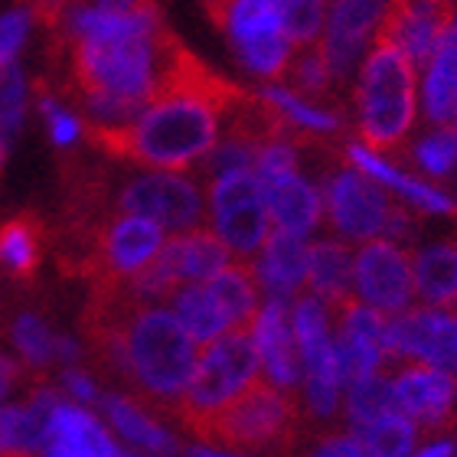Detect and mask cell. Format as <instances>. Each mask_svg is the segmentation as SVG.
I'll return each instance as SVG.
<instances>
[{"label": "cell", "mask_w": 457, "mask_h": 457, "mask_svg": "<svg viewBox=\"0 0 457 457\" xmlns=\"http://www.w3.org/2000/svg\"><path fill=\"white\" fill-rule=\"evenodd\" d=\"M275 7L278 17H281V29L291 39V46L304 49L320 43L327 0H275Z\"/></svg>", "instance_id": "obj_31"}, {"label": "cell", "mask_w": 457, "mask_h": 457, "mask_svg": "<svg viewBox=\"0 0 457 457\" xmlns=\"http://www.w3.org/2000/svg\"><path fill=\"white\" fill-rule=\"evenodd\" d=\"M37 92H39V108H43V114H46V121H49V137H53V144H56V147H72L76 137L82 134V124H79L72 114L62 112V108L56 105V98H49L43 82H37Z\"/></svg>", "instance_id": "obj_35"}, {"label": "cell", "mask_w": 457, "mask_h": 457, "mask_svg": "<svg viewBox=\"0 0 457 457\" xmlns=\"http://www.w3.org/2000/svg\"><path fill=\"white\" fill-rule=\"evenodd\" d=\"M415 161L431 177H451L457 170V128H438L415 147Z\"/></svg>", "instance_id": "obj_33"}, {"label": "cell", "mask_w": 457, "mask_h": 457, "mask_svg": "<svg viewBox=\"0 0 457 457\" xmlns=\"http://www.w3.org/2000/svg\"><path fill=\"white\" fill-rule=\"evenodd\" d=\"M258 281L268 301L287 304L291 297L301 295V285L307 281V245L304 236L275 228L262 245V262H258Z\"/></svg>", "instance_id": "obj_15"}, {"label": "cell", "mask_w": 457, "mask_h": 457, "mask_svg": "<svg viewBox=\"0 0 457 457\" xmlns=\"http://www.w3.org/2000/svg\"><path fill=\"white\" fill-rule=\"evenodd\" d=\"M190 457H232V454H220L216 448H190Z\"/></svg>", "instance_id": "obj_42"}, {"label": "cell", "mask_w": 457, "mask_h": 457, "mask_svg": "<svg viewBox=\"0 0 457 457\" xmlns=\"http://www.w3.org/2000/svg\"><path fill=\"white\" fill-rule=\"evenodd\" d=\"M220 4H226V0H203V7H206V13H210V10H216Z\"/></svg>", "instance_id": "obj_43"}, {"label": "cell", "mask_w": 457, "mask_h": 457, "mask_svg": "<svg viewBox=\"0 0 457 457\" xmlns=\"http://www.w3.org/2000/svg\"><path fill=\"white\" fill-rule=\"evenodd\" d=\"M98 405H102V411L108 415V421H112L114 428L121 431V438H128L137 448L157 451V454H177L180 451V445L157 421L144 415V405L137 399H128V395H102Z\"/></svg>", "instance_id": "obj_23"}, {"label": "cell", "mask_w": 457, "mask_h": 457, "mask_svg": "<svg viewBox=\"0 0 457 457\" xmlns=\"http://www.w3.org/2000/svg\"><path fill=\"white\" fill-rule=\"evenodd\" d=\"M212 301L220 304L226 314L228 330H252L258 320V297H262V281H258L255 268L248 262H228L212 275L210 285Z\"/></svg>", "instance_id": "obj_18"}, {"label": "cell", "mask_w": 457, "mask_h": 457, "mask_svg": "<svg viewBox=\"0 0 457 457\" xmlns=\"http://www.w3.org/2000/svg\"><path fill=\"white\" fill-rule=\"evenodd\" d=\"M421 360L457 376V307L402 311L386 324V362Z\"/></svg>", "instance_id": "obj_9"}, {"label": "cell", "mask_w": 457, "mask_h": 457, "mask_svg": "<svg viewBox=\"0 0 457 457\" xmlns=\"http://www.w3.org/2000/svg\"><path fill=\"white\" fill-rule=\"evenodd\" d=\"M327 216H330V226L350 242H366L376 236L405 238L411 232V210L392 203L370 177L353 170L330 173Z\"/></svg>", "instance_id": "obj_6"}, {"label": "cell", "mask_w": 457, "mask_h": 457, "mask_svg": "<svg viewBox=\"0 0 457 457\" xmlns=\"http://www.w3.org/2000/svg\"><path fill=\"white\" fill-rule=\"evenodd\" d=\"M88 7L105 10V13H121V17H137V13H157L161 0H86Z\"/></svg>", "instance_id": "obj_38"}, {"label": "cell", "mask_w": 457, "mask_h": 457, "mask_svg": "<svg viewBox=\"0 0 457 457\" xmlns=\"http://www.w3.org/2000/svg\"><path fill=\"white\" fill-rule=\"evenodd\" d=\"M258 366L262 356L252 330H228L210 340L193 370L190 386L173 409V419L193 435L203 421L212 419L222 405H228L238 392H245L258 379Z\"/></svg>", "instance_id": "obj_5"}, {"label": "cell", "mask_w": 457, "mask_h": 457, "mask_svg": "<svg viewBox=\"0 0 457 457\" xmlns=\"http://www.w3.org/2000/svg\"><path fill=\"white\" fill-rule=\"evenodd\" d=\"M395 411L428 438H441L457 425V376L435 366H405L392 376Z\"/></svg>", "instance_id": "obj_11"}, {"label": "cell", "mask_w": 457, "mask_h": 457, "mask_svg": "<svg viewBox=\"0 0 457 457\" xmlns=\"http://www.w3.org/2000/svg\"><path fill=\"white\" fill-rule=\"evenodd\" d=\"M343 157H346V161H350L360 173L376 177L379 183H386V187H392V190H399L411 206H421V210H428V212H448V216H454L457 212L454 200H451L448 193L435 190V187H428V183H421V180H411V177L399 173L395 167L382 163L376 154L362 151V147H350Z\"/></svg>", "instance_id": "obj_21"}, {"label": "cell", "mask_w": 457, "mask_h": 457, "mask_svg": "<svg viewBox=\"0 0 457 457\" xmlns=\"http://www.w3.org/2000/svg\"><path fill=\"white\" fill-rule=\"evenodd\" d=\"M62 382H66V392L72 395V399L86 402V405H98V399H102V392L92 386V379L88 376H82L79 370H69L66 376H62Z\"/></svg>", "instance_id": "obj_40"}, {"label": "cell", "mask_w": 457, "mask_h": 457, "mask_svg": "<svg viewBox=\"0 0 457 457\" xmlns=\"http://www.w3.org/2000/svg\"><path fill=\"white\" fill-rule=\"evenodd\" d=\"M170 301H173V314H177V320L187 327V334H190L196 343L216 340V337L228 327L226 314H222L220 304L212 301L210 287L183 285Z\"/></svg>", "instance_id": "obj_25"}, {"label": "cell", "mask_w": 457, "mask_h": 457, "mask_svg": "<svg viewBox=\"0 0 457 457\" xmlns=\"http://www.w3.org/2000/svg\"><path fill=\"white\" fill-rule=\"evenodd\" d=\"M43 457H121L118 445L98 425L92 411L79 405H56L43 431Z\"/></svg>", "instance_id": "obj_14"}, {"label": "cell", "mask_w": 457, "mask_h": 457, "mask_svg": "<svg viewBox=\"0 0 457 457\" xmlns=\"http://www.w3.org/2000/svg\"><path fill=\"white\" fill-rule=\"evenodd\" d=\"M210 216L216 226V236L238 255L262 252L265 238L271 236V210L268 193L252 170H232L210 180Z\"/></svg>", "instance_id": "obj_7"}, {"label": "cell", "mask_w": 457, "mask_h": 457, "mask_svg": "<svg viewBox=\"0 0 457 457\" xmlns=\"http://www.w3.org/2000/svg\"><path fill=\"white\" fill-rule=\"evenodd\" d=\"M356 438L362 441L370 457H405L419 441V428L405 415H392L389 411L376 421L356 425Z\"/></svg>", "instance_id": "obj_28"}, {"label": "cell", "mask_w": 457, "mask_h": 457, "mask_svg": "<svg viewBox=\"0 0 457 457\" xmlns=\"http://www.w3.org/2000/svg\"><path fill=\"white\" fill-rule=\"evenodd\" d=\"M415 287L428 307H457V238L425 248L415 262Z\"/></svg>", "instance_id": "obj_22"}, {"label": "cell", "mask_w": 457, "mask_h": 457, "mask_svg": "<svg viewBox=\"0 0 457 457\" xmlns=\"http://www.w3.org/2000/svg\"><path fill=\"white\" fill-rule=\"evenodd\" d=\"M285 82L291 86L295 96H301L304 102H327L330 98V88H334V76H330V66H327L324 46L314 43V46L297 49L291 56V66L285 72Z\"/></svg>", "instance_id": "obj_27"}, {"label": "cell", "mask_w": 457, "mask_h": 457, "mask_svg": "<svg viewBox=\"0 0 457 457\" xmlns=\"http://www.w3.org/2000/svg\"><path fill=\"white\" fill-rule=\"evenodd\" d=\"M252 173L258 177L262 190L275 193L281 183L297 177V144L291 141H268L265 147H258L255 167Z\"/></svg>", "instance_id": "obj_32"}, {"label": "cell", "mask_w": 457, "mask_h": 457, "mask_svg": "<svg viewBox=\"0 0 457 457\" xmlns=\"http://www.w3.org/2000/svg\"><path fill=\"white\" fill-rule=\"evenodd\" d=\"M13 343H17V350L23 353V360L29 366H46L53 360H76L79 350L76 343L66 340V337L53 334L37 314H20L13 320Z\"/></svg>", "instance_id": "obj_26"}, {"label": "cell", "mask_w": 457, "mask_h": 457, "mask_svg": "<svg viewBox=\"0 0 457 457\" xmlns=\"http://www.w3.org/2000/svg\"><path fill=\"white\" fill-rule=\"evenodd\" d=\"M307 457H370V454L362 448V441L353 438V435H327V438L317 441Z\"/></svg>", "instance_id": "obj_37"}, {"label": "cell", "mask_w": 457, "mask_h": 457, "mask_svg": "<svg viewBox=\"0 0 457 457\" xmlns=\"http://www.w3.org/2000/svg\"><path fill=\"white\" fill-rule=\"evenodd\" d=\"M389 0H330V17H327V39L320 43L330 66V76L337 82H346L360 59L366 39L382 20Z\"/></svg>", "instance_id": "obj_13"}, {"label": "cell", "mask_w": 457, "mask_h": 457, "mask_svg": "<svg viewBox=\"0 0 457 457\" xmlns=\"http://www.w3.org/2000/svg\"><path fill=\"white\" fill-rule=\"evenodd\" d=\"M29 27V10H10L0 17V69L13 66V56L20 53Z\"/></svg>", "instance_id": "obj_36"}, {"label": "cell", "mask_w": 457, "mask_h": 457, "mask_svg": "<svg viewBox=\"0 0 457 457\" xmlns=\"http://www.w3.org/2000/svg\"><path fill=\"white\" fill-rule=\"evenodd\" d=\"M262 96L285 114L295 128H301V131H307V134L327 137V134H337L343 128L340 112H330V108H320V105H314V102H304V98L295 96L291 88H265Z\"/></svg>", "instance_id": "obj_29"}, {"label": "cell", "mask_w": 457, "mask_h": 457, "mask_svg": "<svg viewBox=\"0 0 457 457\" xmlns=\"http://www.w3.org/2000/svg\"><path fill=\"white\" fill-rule=\"evenodd\" d=\"M419 66L389 39H372L356 82V124L370 154L402 151L415 128Z\"/></svg>", "instance_id": "obj_4"}, {"label": "cell", "mask_w": 457, "mask_h": 457, "mask_svg": "<svg viewBox=\"0 0 457 457\" xmlns=\"http://www.w3.org/2000/svg\"><path fill=\"white\" fill-rule=\"evenodd\" d=\"M304 428V411L295 389L255 379L245 392L206 419L193 438L203 448L232 454H291Z\"/></svg>", "instance_id": "obj_3"}, {"label": "cell", "mask_w": 457, "mask_h": 457, "mask_svg": "<svg viewBox=\"0 0 457 457\" xmlns=\"http://www.w3.org/2000/svg\"><path fill=\"white\" fill-rule=\"evenodd\" d=\"M114 212L144 216L167 228H196L206 216L196 183L177 173H144L124 183H114L112 193Z\"/></svg>", "instance_id": "obj_8"}, {"label": "cell", "mask_w": 457, "mask_h": 457, "mask_svg": "<svg viewBox=\"0 0 457 457\" xmlns=\"http://www.w3.org/2000/svg\"><path fill=\"white\" fill-rule=\"evenodd\" d=\"M0 457H33V454H23V451H0Z\"/></svg>", "instance_id": "obj_44"}, {"label": "cell", "mask_w": 457, "mask_h": 457, "mask_svg": "<svg viewBox=\"0 0 457 457\" xmlns=\"http://www.w3.org/2000/svg\"><path fill=\"white\" fill-rule=\"evenodd\" d=\"M353 287L356 297H362L379 314H402L415 301V265L405 255V248L389 238H370L356 252L353 262Z\"/></svg>", "instance_id": "obj_10"}, {"label": "cell", "mask_w": 457, "mask_h": 457, "mask_svg": "<svg viewBox=\"0 0 457 457\" xmlns=\"http://www.w3.org/2000/svg\"><path fill=\"white\" fill-rule=\"evenodd\" d=\"M20 382H43V376H29L17 360H7V356H0V402L7 399L10 392L17 389Z\"/></svg>", "instance_id": "obj_39"}, {"label": "cell", "mask_w": 457, "mask_h": 457, "mask_svg": "<svg viewBox=\"0 0 457 457\" xmlns=\"http://www.w3.org/2000/svg\"><path fill=\"white\" fill-rule=\"evenodd\" d=\"M23 118V79L17 66L0 69V137L10 134Z\"/></svg>", "instance_id": "obj_34"}, {"label": "cell", "mask_w": 457, "mask_h": 457, "mask_svg": "<svg viewBox=\"0 0 457 457\" xmlns=\"http://www.w3.org/2000/svg\"><path fill=\"white\" fill-rule=\"evenodd\" d=\"M438 4H451V7H457V0H438Z\"/></svg>", "instance_id": "obj_45"}, {"label": "cell", "mask_w": 457, "mask_h": 457, "mask_svg": "<svg viewBox=\"0 0 457 457\" xmlns=\"http://www.w3.org/2000/svg\"><path fill=\"white\" fill-rule=\"evenodd\" d=\"M49 228L37 212H17L0 222V271L10 281L33 285L43 268Z\"/></svg>", "instance_id": "obj_17"}, {"label": "cell", "mask_w": 457, "mask_h": 457, "mask_svg": "<svg viewBox=\"0 0 457 457\" xmlns=\"http://www.w3.org/2000/svg\"><path fill=\"white\" fill-rule=\"evenodd\" d=\"M252 334H255V346H258V356H262V366L268 372V382H275L281 389H297L301 366H297L295 330L287 324V304L268 301L258 311Z\"/></svg>", "instance_id": "obj_16"}, {"label": "cell", "mask_w": 457, "mask_h": 457, "mask_svg": "<svg viewBox=\"0 0 457 457\" xmlns=\"http://www.w3.org/2000/svg\"><path fill=\"white\" fill-rule=\"evenodd\" d=\"M346 411H350L353 425H366V421H376V419H382V415L395 411L389 366L366 376V379L353 382L350 395H346Z\"/></svg>", "instance_id": "obj_30"}, {"label": "cell", "mask_w": 457, "mask_h": 457, "mask_svg": "<svg viewBox=\"0 0 457 457\" xmlns=\"http://www.w3.org/2000/svg\"><path fill=\"white\" fill-rule=\"evenodd\" d=\"M53 56L66 69V96L98 124H124L161 96L183 43L163 13H105L88 4L69 7L53 33Z\"/></svg>", "instance_id": "obj_1"}, {"label": "cell", "mask_w": 457, "mask_h": 457, "mask_svg": "<svg viewBox=\"0 0 457 457\" xmlns=\"http://www.w3.org/2000/svg\"><path fill=\"white\" fill-rule=\"evenodd\" d=\"M454 10L457 7L438 0H389L376 27V39H389L415 66H428Z\"/></svg>", "instance_id": "obj_12"}, {"label": "cell", "mask_w": 457, "mask_h": 457, "mask_svg": "<svg viewBox=\"0 0 457 457\" xmlns=\"http://www.w3.org/2000/svg\"><path fill=\"white\" fill-rule=\"evenodd\" d=\"M268 210H271V220L278 222V228L307 236L324 216V200L311 183L295 177V180L281 183L275 193H268Z\"/></svg>", "instance_id": "obj_24"}, {"label": "cell", "mask_w": 457, "mask_h": 457, "mask_svg": "<svg viewBox=\"0 0 457 457\" xmlns=\"http://www.w3.org/2000/svg\"><path fill=\"white\" fill-rule=\"evenodd\" d=\"M245 96V88L187 53L157 102L124 124L86 121L82 137L114 161L180 173L196 167L220 144V121Z\"/></svg>", "instance_id": "obj_2"}, {"label": "cell", "mask_w": 457, "mask_h": 457, "mask_svg": "<svg viewBox=\"0 0 457 457\" xmlns=\"http://www.w3.org/2000/svg\"><path fill=\"white\" fill-rule=\"evenodd\" d=\"M425 112L438 128H457V37L445 33L428 62Z\"/></svg>", "instance_id": "obj_20"}, {"label": "cell", "mask_w": 457, "mask_h": 457, "mask_svg": "<svg viewBox=\"0 0 457 457\" xmlns=\"http://www.w3.org/2000/svg\"><path fill=\"white\" fill-rule=\"evenodd\" d=\"M454 454H457V445L451 438H445V441H431L428 448L415 457H454Z\"/></svg>", "instance_id": "obj_41"}, {"label": "cell", "mask_w": 457, "mask_h": 457, "mask_svg": "<svg viewBox=\"0 0 457 457\" xmlns=\"http://www.w3.org/2000/svg\"><path fill=\"white\" fill-rule=\"evenodd\" d=\"M353 252L343 242H314L307 245V285L330 311L343 307L353 291Z\"/></svg>", "instance_id": "obj_19"}]
</instances>
